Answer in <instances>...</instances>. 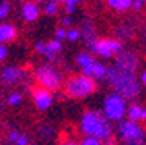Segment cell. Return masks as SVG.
Segmentation results:
<instances>
[{
	"label": "cell",
	"mask_w": 146,
	"mask_h": 145,
	"mask_svg": "<svg viewBox=\"0 0 146 145\" xmlns=\"http://www.w3.org/2000/svg\"><path fill=\"white\" fill-rule=\"evenodd\" d=\"M22 102V94L21 93H11L8 96V104L10 105H19Z\"/></svg>",
	"instance_id": "cell-19"
},
{
	"label": "cell",
	"mask_w": 146,
	"mask_h": 145,
	"mask_svg": "<svg viewBox=\"0 0 146 145\" xmlns=\"http://www.w3.org/2000/svg\"><path fill=\"white\" fill-rule=\"evenodd\" d=\"M141 7H143V3H140V2H137V0H133V5H132V10H141Z\"/></svg>",
	"instance_id": "cell-30"
},
{
	"label": "cell",
	"mask_w": 146,
	"mask_h": 145,
	"mask_svg": "<svg viewBox=\"0 0 146 145\" xmlns=\"http://www.w3.org/2000/svg\"><path fill=\"white\" fill-rule=\"evenodd\" d=\"M57 2H64V0H57Z\"/></svg>",
	"instance_id": "cell-36"
},
{
	"label": "cell",
	"mask_w": 146,
	"mask_h": 145,
	"mask_svg": "<svg viewBox=\"0 0 146 145\" xmlns=\"http://www.w3.org/2000/svg\"><path fill=\"white\" fill-rule=\"evenodd\" d=\"M64 91L72 99H86L97 91V80L84 73L72 75L64 83Z\"/></svg>",
	"instance_id": "cell-3"
},
{
	"label": "cell",
	"mask_w": 146,
	"mask_h": 145,
	"mask_svg": "<svg viewBox=\"0 0 146 145\" xmlns=\"http://www.w3.org/2000/svg\"><path fill=\"white\" fill-rule=\"evenodd\" d=\"M7 54H8L7 46H5V45H0V61H3V59L7 58Z\"/></svg>",
	"instance_id": "cell-27"
},
{
	"label": "cell",
	"mask_w": 146,
	"mask_h": 145,
	"mask_svg": "<svg viewBox=\"0 0 146 145\" xmlns=\"http://www.w3.org/2000/svg\"><path fill=\"white\" fill-rule=\"evenodd\" d=\"M32 97H33L35 107L38 110H41V112H44V110L49 109V107L52 105V101H54L51 91L46 89V88H41V86L35 88V89L32 91Z\"/></svg>",
	"instance_id": "cell-8"
},
{
	"label": "cell",
	"mask_w": 146,
	"mask_h": 145,
	"mask_svg": "<svg viewBox=\"0 0 146 145\" xmlns=\"http://www.w3.org/2000/svg\"><path fill=\"white\" fill-rule=\"evenodd\" d=\"M44 50H46V43H43V42H36L35 43V51L36 53H40L41 56L44 54Z\"/></svg>",
	"instance_id": "cell-24"
},
{
	"label": "cell",
	"mask_w": 146,
	"mask_h": 145,
	"mask_svg": "<svg viewBox=\"0 0 146 145\" xmlns=\"http://www.w3.org/2000/svg\"><path fill=\"white\" fill-rule=\"evenodd\" d=\"M84 75L92 77L94 80H106V73H108V67H106L103 62L100 61H95L94 64L89 67L88 70H84Z\"/></svg>",
	"instance_id": "cell-11"
},
{
	"label": "cell",
	"mask_w": 146,
	"mask_h": 145,
	"mask_svg": "<svg viewBox=\"0 0 146 145\" xmlns=\"http://www.w3.org/2000/svg\"><path fill=\"white\" fill-rule=\"evenodd\" d=\"M75 61H76V64L80 65V69L83 70H88L89 67H91L92 64H94L95 61H97V59L94 58V56L91 54V53H86V51H83V53H78L76 54V59H75Z\"/></svg>",
	"instance_id": "cell-16"
},
{
	"label": "cell",
	"mask_w": 146,
	"mask_h": 145,
	"mask_svg": "<svg viewBox=\"0 0 146 145\" xmlns=\"http://www.w3.org/2000/svg\"><path fill=\"white\" fill-rule=\"evenodd\" d=\"M70 26H72V18H70L68 15L64 16L62 18V27H70Z\"/></svg>",
	"instance_id": "cell-28"
},
{
	"label": "cell",
	"mask_w": 146,
	"mask_h": 145,
	"mask_svg": "<svg viewBox=\"0 0 146 145\" xmlns=\"http://www.w3.org/2000/svg\"><path fill=\"white\" fill-rule=\"evenodd\" d=\"M16 35H18V32H16V27L13 24H8V22L0 24V43L15 40Z\"/></svg>",
	"instance_id": "cell-14"
},
{
	"label": "cell",
	"mask_w": 146,
	"mask_h": 145,
	"mask_svg": "<svg viewBox=\"0 0 146 145\" xmlns=\"http://www.w3.org/2000/svg\"><path fill=\"white\" fill-rule=\"evenodd\" d=\"M80 37H81V32L78 29H68L67 30V40L68 42H76V40H80Z\"/></svg>",
	"instance_id": "cell-21"
},
{
	"label": "cell",
	"mask_w": 146,
	"mask_h": 145,
	"mask_svg": "<svg viewBox=\"0 0 146 145\" xmlns=\"http://www.w3.org/2000/svg\"><path fill=\"white\" fill-rule=\"evenodd\" d=\"M140 83H141V86L146 88V69L140 73Z\"/></svg>",
	"instance_id": "cell-29"
},
{
	"label": "cell",
	"mask_w": 146,
	"mask_h": 145,
	"mask_svg": "<svg viewBox=\"0 0 146 145\" xmlns=\"http://www.w3.org/2000/svg\"><path fill=\"white\" fill-rule=\"evenodd\" d=\"M114 65L119 67V69L124 70H130V72H137V67H138V58H137L135 53L132 51H121L119 54L114 59Z\"/></svg>",
	"instance_id": "cell-9"
},
{
	"label": "cell",
	"mask_w": 146,
	"mask_h": 145,
	"mask_svg": "<svg viewBox=\"0 0 146 145\" xmlns=\"http://www.w3.org/2000/svg\"><path fill=\"white\" fill-rule=\"evenodd\" d=\"M33 78L41 88H46L49 91H56L62 86V75L52 67V65H38L33 70Z\"/></svg>",
	"instance_id": "cell-6"
},
{
	"label": "cell",
	"mask_w": 146,
	"mask_h": 145,
	"mask_svg": "<svg viewBox=\"0 0 146 145\" xmlns=\"http://www.w3.org/2000/svg\"><path fill=\"white\" fill-rule=\"evenodd\" d=\"M89 50L92 53H95L97 56L103 59H110V58H116L122 51V45L119 40H114V38H97L94 43L89 46Z\"/></svg>",
	"instance_id": "cell-7"
},
{
	"label": "cell",
	"mask_w": 146,
	"mask_h": 145,
	"mask_svg": "<svg viewBox=\"0 0 146 145\" xmlns=\"http://www.w3.org/2000/svg\"><path fill=\"white\" fill-rule=\"evenodd\" d=\"M80 131L84 136H91L102 142H110L114 132L111 121L102 112H97V110L83 112L80 120Z\"/></svg>",
	"instance_id": "cell-2"
},
{
	"label": "cell",
	"mask_w": 146,
	"mask_h": 145,
	"mask_svg": "<svg viewBox=\"0 0 146 145\" xmlns=\"http://www.w3.org/2000/svg\"><path fill=\"white\" fill-rule=\"evenodd\" d=\"M80 145H102V140L95 137H91V136H84L83 140L80 142Z\"/></svg>",
	"instance_id": "cell-20"
},
{
	"label": "cell",
	"mask_w": 146,
	"mask_h": 145,
	"mask_svg": "<svg viewBox=\"0 0 146 145\" xmlns=\"http://www.w3.org/2000/svg\"><path fill=\"white\" fill-rule=\"evenodd\" d=\"M64 3L65 5H76L78 0H64Z\"/></svg>",
	"instance_id": "cell-32"
},
{
	"label": "cell",
	"mask_w": 146,
	"mask_h": 145,
	"mask_svg": "<svg viewBox=\"0 0 146 145\" xmlns=\"http://www.w3.org/2000/svg\"><path fill=\"white\" fill-rule=\"evenodd\" d=\"M137 2H140V3H143V5L146 3V0H137Z\"/></svg>",
	"instance_id": "cell-34"
},
{
	"label": "cell",
	"mask_w": 146,
	"mask_h": 145,
	"mask_svg": "<svg viewBox=\"0 0 146 145\" xmlns=\"http://www.w3.org/2000/svg\"><path fill=\"white\" fill-rule=\"evenodd\" d=\"M26 70L21 69V67H3L2 72H0V80L3 81L5 85H16V83H21L24 78H26Z\"/></svg>",
	"instance_id": "cell-10"
},
{
	"label": "cell",
	"mask_w": 146,
	"mask_h": 145,
	"mask_svg": "<svg viewBox=\"0 0 146 145\" xmlns=\"http://www.w3.org/2000/svg\"><path fill=\"white\" fill-rule=\"evenodd\" d=\"M103 145H117V144H116V142H111V140H110V142H105Z\"/></svg>",
	"instance_id": "cell-33"
},
{
	"label": "cell",
	"mask_w": 146,
	"mask_h": 145,
	"mask_svg": "<svg viewBox=\"0 0 146 145\" xmlns=\"http://www.w3.org/2000/svg\"><path fill=\"white\" fill-rule=\"evenodd\" d=\"M60 145H80L78 142H73V140H64Z\"/></svg>",
	"instance_id": "cell-31"
},
{
	"label": "cell",
	"mask_w": 146,
	"mask_h": 145,
	"mask_svg": "<svg viewBox=\"0 0 146 145\" xmlns=\"http://www.w3.org/2000/svg\"><path fill=\"white\" fill-rule=\"evenodd\" d=\"M116 132L122 145H145L146 142V132L143 126L132 120L119 121Z\"/></svg>",
	"instance_id": "cell-4"
},
{
	"label": "cell",
	"mask_w": 146,
	"mask_h": 145,
	"mask_svg": "<svg viewBox=\"0 0 146 145\" xmlns=\"http://www.w3.org/2000/svg\"><path fill=\"white\" fill-rule=\"evenodd\" d=\"M106 83L113 89V93L121 94L125 101H135L140 96L141 83H140L137 73L130 72V70L119 69L114 64L111 67H108Z\"/></svg>",
	"instance_id": "cell-1"
},
{
	"label": "cell",
	"mask_w": 146,
	"mask_h": 145,
	"mask_svg": "<svg viewBox=\"0 0 146 145\" xmlns=\"http://www.w3.org/2000/svg\"><path fill=\"white\" fill-rule=\"evenodd\" d=\"M105 3H106V7L111 8L113 11L122 13V11L130 10L132 5H133V0H105Z\"/></svg>",
	"instance_id": "cell-15"
},
{
	"label": "cell",
	"mask_w": 146,
	"mask_h": 145,
	"mask_svg": "<svg viewBox=\"0 0 146 145\" xmlns=\"http://www.w3.org/2000/svg\"><path fill=\"white\" fill-rule=\"evenodd\" d=\"M127 120H132L135 123L146 121V107L141 104H130L127 109Z\"/></svg>",
	"instance_id": "cell-12"
},
{
	"label": "cell",
	"mask_w": 146,
	"mask_h": 145,
	"mask_svg": "<svg viewBox=\"0 0 146 145\" xmlns=\"http://www.w3.org/2000/svg\"><path fill=\"white\" fill-rule=\"evenodd\" d=\"M19 137H21V132H19V131H16V129L10 131V134H8V140H10L11 144H16Z\"/></svg>",
	"instance_id": "cell-22"
},
{
	"label": "cell",
	"mask_w": 146,
	"mask_h": 145,
	"mask_svg": "<svg viewBox=\"0 0 146 145\" xmlns=\"http://www.w3.org/2000/svg\"><path fill=\"white\" fill-rule=\"evenodd\" d=\"M44 15L46 16H56L57 15V11H59V3H57V0H51V2H46L44 3Z\"/></svg>",
	"instance_id": "cell-17"
},
{
	"label": "cell",
	"mask_w": 146,
	"mask_h": 145,
	"mask_svg": "<svg viewBox=\"0 0 146 145\" xmlns=\"http://www.w3.org/2000/svg\"><path fill=\"white\" fill-rule=\"evenodd\" d=\"M56 38H57V40L67 38V29L65 27H57V29H56Z\"/></svg>",
	"instance_id": "cell-23"
},
{
	"label": "cell",
	"mask_w": 146,
	"mask_h": 145,
	"mask_svg": "<svg viewBox=\"0 0 146 145\" xmlns=\"http://www.w3.org/2000/svg\"><path fill=\"white\" fill-rule=\"evenodd\" d=\"M64 10H65V15H73L76 11V5H65Z\"/></svg>",
	"instance_id": "cell-26"
},
{
	"label": "cell",
	"mask_w": 146,
	"mask_h": 145,
	"mask_svg": "<svg viewBox=\"0 0 146 145\" xmlns=\"http://www.w3.org/2000/svg\"><path fill=\"white\" fill-rule=\"evenodd\" d=\"M52 134V128L51 126H43V131H41V137H49Z\"/></svg>",
	"instance_id": "cell-25"
},
{
	"label": "cell",
	"mask_w": 146,
	"mask_h": 145,
	"mask_svg": "<svg viewBox=\"0 0 146 145\" xmlns=\"http://www.w3.org/2000/svg\"><path fill=\"white\" fill-rule=\"evenodd\" d=\"M127 101L117 93H110L103 99V115L110 121H122L127 115Z\"/></svg>",
	"instance_id": "cell-5"
},
{
	"label": "cell",
	"mask_w": 146,
	"mask_h": 145,
	"mask_svg": "<svg viewBox=\"0 0 146 145\" xmlns=\"http://www.w3.org/2000/svg\"><path fill=\"white\" fill-rule=\"evenodd\" d=\"M22 18H24V21L27 22H33L38 19V16H40V8H38V5L35 3V2H26V3L22 5Z\"/></svg>",
	"instance_id": "cell-13"
},
{
	"label": "cell",
	"mask_w": 146,
	"mask_h": 145,
	"mask_svg": "<svg viewBox=\"0 0 146 145\" xmlns=\"http://www.w3.org/2000/svg\"><path fill=\"white\" fill-rule=\"evenodd\" d=\"M10 2H7V0H3V2H0V19H5L8 15H10Z\"/></svg>",
	"instance_id": "cell-18"
},
{
	"label": "cell",
	"mask_w": 146,
	"mask_h": 145,
	"mask_svg": "<svg viewBox=\"0 0 146 145\" xmlns=\"http://www.w3.org/2000/svg\"><path fill=\"white\" fill-rule=\"evenodd\" d=\"M78 2H83V0H78Z\"/></svg>",
	"instance_id": "cell-37"
},
{
	"label": "cell",
	"mask_w": 146,
	"mask_h": 145,
	"mask_svg": "<svg viewBox=\"0 0 146 145\" xmlns=\"http://www.w3.org/2000/svg\"><path fill=\"white\" fill-rule=\"evenodd\" d=\"M21 2H22V0H21Z\"/></svg>",
	"instance_id": "cell-38"
},
{
	"label": "cell",
	"mask_w": 146,
	"mask_h": 145,
	"mask_svg": "<svg viewBox=\"0 0 146 145\" xmlns=\"http://www.w3.org/2000/svg\"><path fill=\"white\" fill-rule=\"evenodd\" d=\"M36 2H43V0H36Z\"/></svg>",
	"instance_id": "cell-35"
}]
</instances>
